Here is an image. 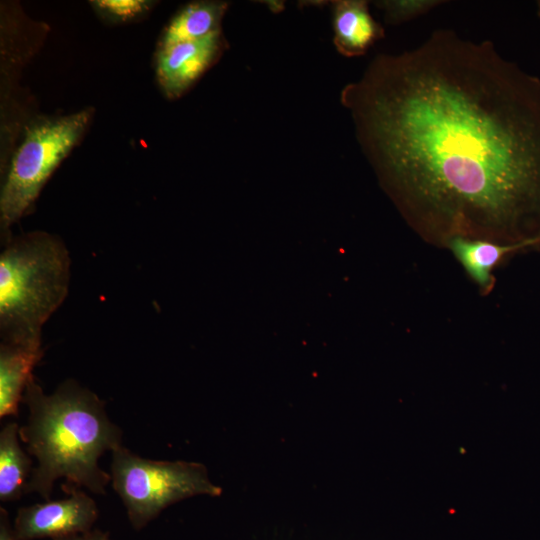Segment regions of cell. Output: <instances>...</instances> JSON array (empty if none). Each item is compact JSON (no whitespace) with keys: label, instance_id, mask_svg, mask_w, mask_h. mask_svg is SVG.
<instances>
[{"label":"cell","instance_id":"obj_1","mask_svg":"<svg viewBox=\"0 0 540 540\" xmlns=\"http://www.w3.org/2000/svg\"><path fill=\"white\" fill-rule=\"evenodd\" d=\"M341 101L422 238L540 246V79L492 42L437 29L413 49L378 55Z\"/></svg>","mask_w":540,"mask_h":540},{"label":"cell","instance_id":"obj_2","mask_svg":"<svg viewBox=\"0 0 540 540\" xmlns=\"http://www.w3.org/2000/svg\"><path fill=\"white\" fill-rule=\"evenodd\" d=\"M22 402L28 417L19 437L37 461L26 494L49 500L55 482L65 478L70 485L105 495L111 475L99 458L122 446L123 432L109 418L104 401L73 379L46 394L33 375Z\"/></svg>","mask_w":540,"mask_h":540},{"label":"cell","instance_id":"obj_3","mask_svg":"<svg viewBox=\"0 0 540 540\" xmlns=\"http://www.w3.org/2000/svg\"><path fill=\"white\" fill-rule=\"evenodd\" d=\"M70 256L62 239L45 231L11 238L0 254L1 342L41 347L43 325L64 302Z\"/></svg>","mask_w":540,"mask_h":540},{"label":"cell","instance_id":"obj_4","mask_svg":"<svg viewBox=\"0 0 540 540\" xmlns=\"http://www.w3.org/2000/svg\"><path fill=\"white\" fill-rule=\"evenodd\" d=\"M93 110L85 108L64 116L38 117L25 129L0 192V229L4 245L10 228L26 215L43 186L82 139Z\"/></svg>","mask_w":540,"mask_h":540},{"label":"cell","instance_id":"obj_5","mask_svg":"<svg viewBox=\"0 0 540 540\" xmlns=\"http://www.w3.org/2000/svg\"><path fill=\"white\" fill-rule=\"evenodd\" d=\"M111 453V484L137 531L178 501L197 495L217 497L222 493L200 463L147 459L123 445Z\"/></svg>","mask_w":540,"mask_h":540},{"label":"cell","instance_id":"obj_6","mask_svg":"<svg viewBox=\"0 0 540 540\" xmlns=\"http://www.w3.org/2000/svg\"><path fill=\"white\" fill-rule=\"evenodd\" d=\"M68 494L59 500H45L18 509L13 522L18 540H52L93 529L98 518L95 500L79 487L63 485Z\"/></svg>","mask_w":540,"mask_h":540},{"label":"cell","instance_id":"obj_7","mask_svg":"<svg viewBox=\"0 0 540 540\" xmlns=\"http://www.w3.org/2000/svg\"><path fill=\"white\" fill-rule=\"evenodd\" d=\"M224 46L221 30L202 39L159 46L156 76L165 96L183 95L214 64Z\"/></svg>","mask_w":540,"mask_h":540},{"label":"cell","instance_id":"obj_8","mask_svg":"<svg viewBox=\"0 0 540 540\" xmlns=\"http://www.w3.org/2000/svg\"><path fill=\"white\" fill-rule=\"evenodd\" d=\"M333 32L336 49L346 57L365 54L384 36L383 28L370 14L368 2L362 0L334 2Z\"/></svg>","mask_w":540,"mask_h":540},{"label":"cell","instance_id":"obj_9","mask_svg":"<svg viewBox=\"0 0 540 540\" xmlns=\"http://www.w3.org/2000/svg\"><path fill=\"white\" fill-rule=\"evenodd\" d=\"M42 347L1 342L0 418L17 416L32 370L43 356Z\"/></svg>","mask_w":540,"mask_h":540},{"label":"cell","instance_id":"obj_10","mask_svg":"<svg viewBox=\"0 0 540 540\" xmlns=\"http://www.w3.org/2000/svg\"><path fill=\"white\" fill-rule=\"evenodd\" d=\"M446 246L484 293L493 288L492 270L504 257L528 247H535L531 243L500 244L484 239L462 237L449 240Z\"/></svg>","mask_w":540,"mask_h":540},{"label":"cell","instance_id":"obj_11","mask_svg":"<svg viewBox=\"0 0 540 540\" xmlns=\"http://www.w3.org/2000/svg\"><path fill=\"white\" fill-rule=\"evenodd\" d=\"M19 428L9 422L0 431V501L4 503L26 494L34 469L31 455L20 446Z\"/></svg>","mask_w":540,"mask_h":540},{"label":"cell","instance_id":"obj_12","mask_svg":"<svg viewBox=\"0 0 540 540\" xmlns=\"http://www.w3.org/2000/svg\"><path fill=\"white\" fill-rule=\"evenodd\" d=\"M228 8L223 1H196L184 6L163 31L159 46L205 38L220 29Z\"/></svg>","mask_w":540,"mask_h":540},{"label":"cell","instance_id":"obj_13","mask_svg":"<svg viewBox=\"0 0 540 540\" xmlns=\"http://www.w3.org/2000/svg\"><path fill=\"white\" fill-rule=\"evenodd\" d=\"M153 3L147 0H96L91 5L103 19L112 23H126L139 19Z\"/></svg>","mask_w":540,"mask_h":540},{"label":"cell","instance_id":"obj_14","mask_svg":"<svg viewBox=\"0 0 540 540\" xmlns=\"http://www.w3.org/2000/svg\"><path fill=\"white\" fill-rule=\"evenodd\" d=\"M442 3L445 2L441 0H388L377 1L376 6L383 11L387 23L400 24L422 16Z\"/></svg>","mask_w":540,"mask_h":540},{"label":"cell","instance_id":"obj_15","mask_svg":"<svg viewBox=\"0 0 540 540\" xmlns=\"http://www.w3.org/2000/svg\"><path fill=\"white\" fill-rule=\"evenodd\" d=\"M0 540H18L10 523L7 510L0 508Z\"/></svg>","mask_w":540,"mask_h":540},{"label":"cell","instance_id":"obj_16","mask_svg":"<svg viewBox=\"0 0 540 540\" xmlns=\"http://www.w3.org/2000/svg\"><path fill=\"white\" fill-rule=\"evenodd\" d=\"M55 540H111L107 533L92 529L89 532L76 534Z\"/></svg>","mask_w":540,"mask_h":540},{"label":"cell","instance_id":"obj_17","mask_svg":"<svg viewBox=\"0 0 540 540\" xmlns=\"http://www.w3.org/2000/svg\"><path fill=\"white\" fill-rule=\"evenodd\" d=\"M538 12H539V15H540V1L538 2Z\"/></svg>","mask_w":540,"mask_h":540}]
</instances>
